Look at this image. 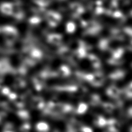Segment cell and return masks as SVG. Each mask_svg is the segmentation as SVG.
<instances>
[{
	"mask_svg": "<svg viewBox=\"0 0 132 132\" xmlns=\"http://www.w3.org/2000/svg\"><path fill=\"white\" fill-rule=\"evenodd\" d=\"M45 19L50 27H55L60 23L62 16L58 12L50 10L45 13Z\"/></svg>",
	"mask_w": 132,
	"mask_h": 132,
	"instance_id": "obj_1",
	"label": "cell"
},
{
	"mask_svg": "<svg viewBox=\"0 0 132 132\" xmlns=\"http://www.w3.org/2000/svg\"><path fill=\"white\" fill-rule=\"evenodd\" d=\"M84 25L86 27L85 32L87 35H95L99 33L102 29L101 25L94 21L86 23Z\"/></svg>",
	"mask_w": 132,
	"mask_h": 132,
	"instance_id": "obj_2",
	"label": "cell"
},
{
	"mask_svg": "<svg viewBox=\"0 0 132 132\" xmlns=\"http://www.w3.org/2000/svg\"><path fill=\"white\" fill-rule=\"evenodd\" d=\"M72 15L74 18H78L84 12V8L82 5L78 3L73 2L70 5Z\"/></svg>",
	"mask_w": 132,
	"mask_h": 132,
	"instance_id": "obj_3",
	"label": "cell"
},
{
	"mask_svg": "<svg viewBox=\"0 0 132 132\" xmlns=\"http://www.w3.org/2000/svg\"><path fill=\"white\" fill-rule=\"evenodd\" d=\"M47 41L53 45H58L60 44L62 40V36L57 33H52L48 35L47 37Z\"/></svg>",
	"mask_w": 132,
	"mask_h": 132,
	"instance_id": "obj_4",
	"label": "cell"
},
{
	"mask_svg": "<svg viewBox=\"0 0 132 132\" xmlns=\"http://www.w3.org/2000/svg\"><path fill=\"white\" fill-rule=\"evenodd\" d=\"M36 128L39 132H47L49 130V126L47 123L41 121L37 123Z\"/></svg>",
	"mask_w": 132,
	"mask_h": 132,
	"instance_id": "obj_5",
	"label": "cell"
},
{
	"mask_svg": "<svg viewBox=\"0 0 132 132\" xmlns=\"http://www.w3.org/2000/svg\"><path fill=\"white\" fill-rule=\"evenodd\" d=\"M66 31L69 34H72L75 32L76 27L75 24L71 21L68 22L66 24Z\"/></svg>",
	"mask_w": 132,
	"mask_h": 132,
	"instance_id": "obj_6",
	"label": "cell"
},
{
	"mask_svg": "<svg viewBox=\"0 0 132 132\" xmlns=\"http://www.w3.org/2000/svg\"><path fill=\"white\" fill-rule=\"evenodd\" d=\"M87 108H88V107L86 104L84 103H80L78 106L77 112L79 114L84 113L87 111Z\"/></svg>",
	"mask_w": 132,
	"mask_h": 132,
	"instance_id": "obj_7",
	"label": "cell"
},
{
	"mask_svg": "<svg viewBox=\"0 0 132 132\" xmlns=\"http://www.w3.org/2000/svg\"><path fill=\"white\" fill-rule=\"evenodd\" d=\"M30 22L32 24H37L38 23H39L41 20L39 17H37V16H35V17H32L31 19H30Z\"/></svg>",
	"mask_w": 132,
	"mask_h": 132,
	"instance_id": "obj_8",
	"label": "cell"
},
{
	"mask_svg": "<svg viewBox=\"0 0 132 132\" xmlns=\"http://www.w3.org/2000/svg\"><path fill=\"white\" fill-rule=\"evenodd\" d=\"M98 125L100 126H102L105 125L106 123V121L105 119H104L103 117H99V119L98 120Z\"/></svg>",
	"mask_w": 132,
	"mask_h": 132,
	"instance_id": "obj_9",
	"label": "cell"
},
{
	"mask_svg": "<svg viewBox=\"0 0 132 132\" xmlns=\"http://www.w3.org/2000/svg\"><path fill=\"white\" fill-rule=\"evenodd\" d=\"M82 132H93L92 129L89 127H83L82 128Z\"/></svg>",
	"mask_w": 132,
	"mask_h": 132,
	"instance_id": "obj_10",
	"label": "cell"
},
{
	"mask_svg": "<svg viewBox=\"0 0 132 132\" xmlns=\"http://www.w3.org/2000/svg\"><path fill=\"white\" fill-rule=\"evenodd\" d=\"M57 1H64L65 0H57Z\"/></svg>",
	"mask_w": 132,
	"mask_h": 132,
	"instance_id": "obj_11",
	"label": "cell"
}]
</instances>
